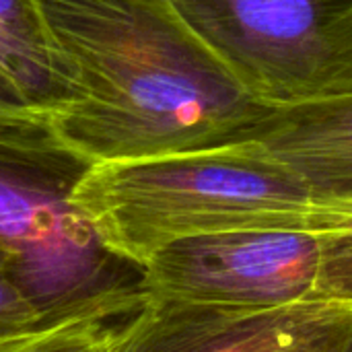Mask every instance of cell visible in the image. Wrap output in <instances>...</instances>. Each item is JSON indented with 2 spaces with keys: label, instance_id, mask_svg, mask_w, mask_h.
<instances>
[{
  "label": "cell",
  "instance_id": "4",
  "mask_svg": "<svg viewBox=\"0 0 352 352\" xmlns=\"http://www.w3.org/2000/svg\"><path fill=\"white\" fill-rule=\"evenodd\" d=\"M239 82L272 107L352 95V0H173Z\"/></svg>",
  "mask_w": 352,
  "mask_h": 352
},
{
  "label": "cell",
  "instance_id": "9",
  "mask_svg": "<svg viewBox=\"0 0 352 352\" xmlns=\"http://www.w3.org/2000/svg\"><path fill=\"white\" fill-rule=\"evenodd\" d=\"M128 318H87L45 326L2 344L0 352H116Z\"/></svg>",
  "mask_w": 352,
  "mask_h": 352
},
{
  "label": "cell",
  "instance_id": "2",
  "mask_svg": "<svg viewBox=\"0 0 352 352\" xmlns=\"http://www.w3.org/2000/svg\"><path fill=\"white\" fill-rule=\"evenodd\" d=\"M99 239L140 268L163 248L243 229L324 233L352 204L320 200L260 142L241 140L161 157L97 163L74 190Z\"/></svg>",
  "mask_w": 352,
  "mask_h": 352
},
{
  "label": "cell",
  "instance_id": "3",
  "mask_svg": "<svg viewBox=\"0 0 352 352\" xmlns=\"http://www.w3.org/2000/svg\"><path fill=\"white\" fill-rule=\"evenodd\" d=\"M93 165L45 116L0 122V248L45 326L122 320L148 299L144 270L107 250L74 202Z\"/></svg>",
  "mask_w": 352,
  "mask_h": 352
},
{
  "label": "cell",
  "instance_id": "13",
  "mask_svg": "<svg viewBox=\"0 0 352 352\" xmlns=\"http://www.w3.org/2000/svg\"><path fill=\"white\" fill-rule=\"evenodd\" d=\"M344 352H352V334H351V338H349V344H346Z\"/></svg>",
  "mask_w": 352,
  "mask_h": 352
},
{
  "label": "cell",
  "instance_id": "10",
  "mask_svg": "<svg viewBox=\"0 0 352 352\" xmlns=\"http://www.w3.org/2000/svg\"><path fill=\"white\" fill-rule=\"evenodd\" d=\"M318 299L352 305V214L336 229L318 233Z\"/></svg>",
  "mask_w": 352,
  "mask_h": 352
},
{
  "label": "cell",
  "instance_id": "6",
  "mask_svg": "<svg viewBox=\"0 0 352 352\" xmlns=\"http://www.w3.org/2000/svg\"><path fill=\"white\" fill-rule=\"evenodd\" d=\"M351 334L352 305L334 301L256 311L148 295L116 352H344Z\"/></svg>",
  "mask_w": 352,
  "mask_h": 352
},
{
  "label": "cell",
  "instance_id": "5",
  "mask_svg": "<svg viewBox=\"0 0 352 352\" xmlns=\"http://www.w3.org/2000/svg\"><path fill=\"white\" fill-rule=\"evenodd\" d=\"M311 231L243 229L175 241L144 266L148 295L239 309L320 301Z\"/></svg>",
  "mask_w": 352,
  "mask_h": 352
},
{
  "label": "cell",
  "instance_id": "11",
  "mask_svg": "<svg viewBox=\"0 0 352 352\" xmlns=\"http://www.w3.org/2000/svg\"><path fill=\"white\" fill-rule=\"evenodd\" d=\"M45 328L37 307L19 285L10 260L0 248V346Z\"/></svg>",
  "mask_w": 352,
  "mask_h": 352
},
{
  "label": "cell",
  "instance_id": "8",
  "mask_svg": "<svg viewBox=\"0 0 352 352\" xmlns=\"http://www.w3.org/2000/svg\"><path fill=\"white\" fill-rule=\"evenodd\" d=\"M0 70L50 120L74 99L35 0H0Z\"/></svg>",
  "mask_w": 352,
  "mask_h": 352
},
{
  "label": "cell",
  "instance_id": "7",
  "mask_svg": "<svg viewBox=\"0 0 352 352\" xmlns=\"http://www.w3.org/2000/svg\"><path fill=\"white\" fill-rule=\"evenodd\" d=\"M330 204H352V95L272 107L245 136Z\"/></svg>",
  "mask_w": 352,
  "mask_h": 352
},
{
  "label": "cell",
  "instance_id": "1",
  "mask_svg": "<svg viewBox=\"0 0 352 352\" xmlns=\"http://www.w3.org/2000/svg\"><path fill=\"white\" fill-rule=\"evenodd\" d=\"M74 99L50 120L91 163L241 142L272 109L173 0H35Z\"/></svg>",
  "mask_w": 352,
  "mask_h": 352
},
{
  "label": "cell",
  "instance_id": "12",
  "mask_svg": "<svg viewBox=\"0 0 352 352\" xmlns=\"http://www.w3.org/2000/svg\"><path fill=\"white\" fill-rule=\"evenodd\" d=\"M29 116H41L35 111L23 93L16 89V85L0 70V122L4 120H16V118H29Z\"/></svg>",
  "mask_w": 352,
  "mask_h": 352
}]
</instances>
